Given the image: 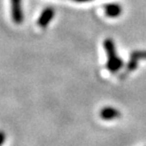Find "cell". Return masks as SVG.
I'll return each instance as SVG.
<instances>
[{"label": "cell", "instance_id": "cell-1", "mask_svg": "<svg viewBox=\"0 0 146 146\" xmlns=\"http://www.w3.org/2000/svg\"><path fill=\"white\" fill-rule=\"evenodd\" d=\"M104 47L108 57V60L106 64L107 69L112 73L118 72L123 66V61L117 55L114 42L111 39H105L104 42Z\"/></svg>", "mask_w": 146, "mask_h": 146}, {"label": "cell", "instance_id": "cell-2", "mask_svg": "<svg viewBox=\"0 0 146 146\" xmlns=\"http://www.w3.org/2000/svg\"><path fill=\"white\" fill-rule=\"evenodd\" d=\"M11 5L12 21L16 25H20L24 20L22 8H21V0H11Z\"/></svg>", "mask_w": 146, "mask_h": 146}, {"label": "cell", "instance_id": "cell-3", "mask_svg": "<svg viewBox=\"0 0 146 146\" xmlns=\"http://www.w3.org/2000/svg\"><path fill=\"white\" fill-rule=\"evenodd\" d=\"M122 113L113 107H104L100 110V117L104 121H112L119 119Z\"/></svg>", "mask_w": 146, "mask_h": 146}, {"label": "cell", "instance_id": "cell-4", "mask_svg": "<svg viewBox=\"0 0 146 146\" xmlns=\"http://www.w3.org/2000/svg\"><path fill=\"white\" fill-rule=\"evenodd\" d=\"M54 15H55V11L51 7L46 8L45 10L42 11L41 15H40L38 18V21H37L38 26L40 27H42V29H45V27L50 23V21L52 20Z\"/></svg>", "mask_w": 146, "mask_h": 146}, {"label": "cell", "instance_id": "cell-5", "mask_svg": "<svg viewBox=\"0 0 146 146\" xmlns=\"http://www.w3.org/2000/svg\"><path fill=\"white\" fill-rule=\"evenodd\" d=\"M104 9L105 15L110 18L119 17L122 14V8L118 3H109V4H106L104 5Z\"/></svg>", "mask_w": 146, "mask_h": 146}, {"label": "cell", "instance_id": "cell-6", "mask_svg": "<svg viewBox=\"0 0 146 146\" xmlns=\"http://www.w3.org/2000/svg\"><path fill=\"white\" fill-rule=\"evenodd\" d=\"M138 62H139V60L131 57L128 64H127V71H130V72H131V71L135 70L136 68L138 67Z\"/></svg>", "mask_w": 146, "mask_h": 146}, {"label": "cell", "instance_id": "cell-7", "mask_svg": "<svg viewBox=\"0 0 146 146\" xmlns=\"http://www.w3.org/2000/svg\"><path fill=\"white\" fill-rule=\"evenodd\" d=\"M132 58H135L137 60H146V51H136L131 54Z\"/></svg>", "mask_w": 146, "mask_h": 146}, {"label": "cell", "instance_id": "cell-8", "mask_svg": "<svg viewBox=\"0 0 146 146\" xmlns=\"http://www.w3.org/2000/svg\"><path fill=\"white\" fill-rule=\"evenodd\" d=\"M6 141V135L3 131H0V146H2L4 144V142Z\"/></svg>", "mask_w": 146, "mask_h": 146}, {"label": "cell", "instance_id": "cell-9", "mask_svg": "<svg viewBox=\"0 0 146 146\" xmlns=\"http://www.w3.org/2000/svg\"><path fill=\"white\" fill-rule=\"evenodd\" d=\"M76 2H88V1H91V0H74Z\"/></svg>", "mask_w": 146, "mask_h": 146}]
</instances>
